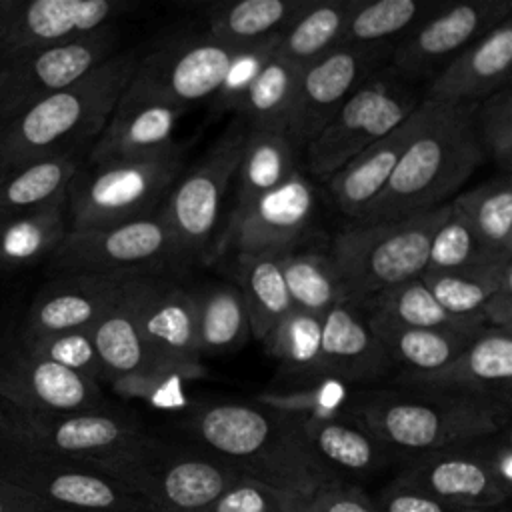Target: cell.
I'll list each match as a JSON object with an SVG mask.
<instances>
[{"mask_svg":"<svg viewBox=\"0 0 512 512\" xmlns=\"http://www.w3.org/2000/svg\"><path fill=\"white\" fill-rule=\"evenodd\" d=\"M474 128L484 156L500 168L512 172V92L510 86L484 98L474 108Z\"/></svg>","mask_w":512,"mask_h":512,"instance_id":"48","label":"cell"},{"mask_svg":"<svg viewBox=\"0 0 512 512\" xmlns=\"http://www.w3.org/2000/svg\"><path fill=\"white\" fill-rule=\"evenodd\" d=\"M512 16L450 60L430 82L424 100L460 106L478 104L510 86Z\"/></svg>","mask_w":512,"mask_h":512,"instance_id":"24","label":"cell"},{"mask_svg":"<svg viewBox=\"0 0 512 512\" xmlns=\"http://www.w3.org/2000/svg\"><path fill=\"white\" fill-rule=\"evenodd\" d=\"M238 280V290L248 312L250 336L262 342L294 310L280 270V254L238 256Z\"/></svg>","mask_w":512,"mask_h":512,"instance_id":"38","label":"cell"},{"mask_svg":"<svg viewBox=\"0 0 512 512\" xmlns=\"http://www.w3.org/2000/svg\"><path fill=\"white\" fill-rule=\"evenodd\" d=\"M362 0H328L310 4L280 32L276 56L298 70L308 68L340 46L344 28Z\"/></svg>","mask_w":512,"mask_h":512,"instance_id":"31","label":"cell"},{"mask_svg":"<svg viewBox=\"0 0 512 512\" xmlns=\"http://www.w3.org/2000/svg\"><path fill=\"white\" fill-rule=\"evenodd\" d=\"M302 512H378V508L362 484L332 478L304 500Z\"/></svg>","mask_w":512,"mask_h":512,"instance_id":"52","label":"cell"},{"mask_svg":"<svg viewBox=\"0 0 512 512\" xmlns=\"http://www.w3.org/2000/svg\"><path fill=\"white\" fill-rule=\"evenodd\" d=\"M438 6L422 0H362L344 28L340 46H386L390 38L404 36Z\"/></svg>","mask_w":512,"mask_h":512,"instance_id":"43","label":"cell"},{"mask_svg":"<svg viewBox=\"0 0 512 512\" xmlns=\"http://www.w3.org/2000/svg\"><path fill=\"white\" fill-rule=\"evenodd\" d=\"M152 512H208L242 478L230 464L196 444H174L152 434L114 476Z\"/></svg>","mask_w":512,"mask_h":512,"instance_id":"8","label":"cell"},{"mask_svg":"<svg viewBox=\"0 0 512 512\" xmlns=\"http://www.w3.org/2000/svg\"><path fill=\"white\" fill-rule=\"evenodd\" d=\"M310 0H240L208 10L206 34L232 48H244L280 34Z\"/></svg>","mask_w":512,"mask_h":512,"instance_id":"35","label":"cell"},{"mask_svg":"<svg viewBox=\"0 0 512 512\" xmlns=\"http://www.w3.org/2000/svg\"><path fill=\"white\" fill-rule=\"evenodd\" d=\"M50 510L28 492L0 480V512H44Z\"/></svg>","mask_w":512,"mask_h":512,"instance_id":"56","label":"cell"},{"mask_svg":"<svg viewBox=\"0 0 512 512\" xmlns=\"http://www.w3.org/2000/svg\"><path fill=\"white\" fill-rule=\"evenodd\" d=\"M134 8L130 0H14L0 34V66L118 24Z\"/></svg>","mask_w":512,"mask_h":512,"instance_id":"20","label":"cell"},{"mask_svg":"<svg viewBox=\"0 0 512 512\" xmlns=\"http://www.w3.org/2000/svg\"><path fill=\"white\" fill-rule=\"evenodd\" d=\"M0 480L38 498L50 510L152 512L120 480L4 434H0Z\"/></svg>","mask_w":512,"mask_h":512,"instance_id":"9","label":"cell"},{"mask_svg":"<svg viewBox=\"0 0 512 512\" xmlns=\"http://www.w3.org/2000/svg\"><path fill=\"white\" fill-rule=\"evenodd\" d=\"M476 104L420 102V124L386 188L356 222L396 220L448 204L486 160L474 128Z\"/></svg>","mask_w":512,"mask_h":512,"instance_id":"2","label":"cell"},{"mask_svg":"<svg viewBox=\"0 0 512 512\" xmlns=\"http://www.w3.org/2000/svg\"><path fill=\"white\" fill-rule=\"evenodd\" d=\"M322 316L290 310L262 340L268 356L276 358L288 372L304 380L320 376Z\"/></svg>","mask_w":512,"mask_h":512,"instance_id":"44","label":"cell"},{"mask_svg":"<svg viewBox=\"0 0 512 512\" xmlns=\"http://www.w3.org/2000/svg\"><path fill=\"white\" fill-rule=\"evenodd\" d=\"M378 512H462L392 476L374 496Z\"/></svg>","mask_w":512,"mask_h":512,"instance_id":"53","label":"cell"},{"mask_svg":"<svg viewBox=\"0 0 512 512\" xmlns=\"http://www.w3.org/2000/svg\"><path fill=\"white\" fill-rule=\"evenodd\" d=\"M394 476L458 510L494 508L512 500L488 474L474 442L402 458Z\"/></svg>","mask_w":512,"mask_h":512,"instance_id":"22","label":"cell"},{"mask_svg":"<svg viewBox=\"0 0 512 512\" xmlns=\"http://www.w3.org/2000/svg\"><path fill=\"white\" fill-rule=\"evenodd\" d=\"M246 124L236 116L210 152L168 192L160 216L174 248V262L204 260L216 242L222 204L236 176L246 140Z\"/></svg>","mask_w":512,"mask_h":512,"instance_id":"11","label":"cell"},{"mask_svg":"<svg viewBox=\"0 0 512 512\" xmlns=\"http://www.w3.org/2000/svg\"><path fill=\"white\" fill-rule=\"evenodd\" d=\"M420 124V106L390 134L362 150L328 180V192L336 208L352 222L360 220L368 206L386 188L402 152Z\"/></svg>","mask_w":512,"mask_h":512,"instance_id":"27","label":"cell"},{"mask_svg":"<svg viewBox=\"0 0 512 512\" xmlns=\"http://www.w3.org/2000/svg\"><path fill=\"white\" fill-rule=\"evenodd\" d=\"M512 260L488 246L470 224L450 208L432 234L426 270H480Z\"/></svg>","mask_w":512,"mask_h":512,"instance_id":"46","label":"cell"},{"mask_svg":"<svg viewBox=\"0 0 512 512\" xmlns=\"http://www.w3.org/2000/svg\"><path fill=\"white\" fill-rule=\"evenodd\" d=\"M512 16V0L440 4L390 52V70L404 82L432 80L462 50Z\"/></svg>","mask_w":512,"mask_h":512,"instance_id":"15","label":"cell"},{"mask_svg":"<svg viewBox=\"0 0 512 512\" xmlns=\"http://www.w3.org/2000/svg\"><path fill=\"white\" fill-rule=\"evenodd\" d=\"M420 102L422 98L390 66L376 70L308 142L304 148L308 172L328 180L346 162L400 126Z\"/></svg>","mask_w":512,"mask_h":512,"instance_id":"10","label":"cell"},{"mask_svg":"<svg viewBox=\"0 0 512 512\" xmlns=\"http://www.w3.org/2000/svg\"><path fill=\"white\" fill-rule=\"evenodd\" d=\"M0 434L112 478L148 438L136 416L110 406L70 414H36L4 402H0Z\"/></svg>","mask_w":512,"mask_h":512,"instance_id":"7","label":"cell"},{"mask_svg":"<svg viewBox=\"0 0 512 512\" xmlns=\"http://www.w3.org/2000/svg\"><path fill=\"white\" fill-rule=\"evenodd\" d=\"M300 72L276 54L264 64L236 110L248 130L286 132Z\"/></svg>","mask_w":512,"mask_h":512,"instance_id":"42","label":"cell"},{"mask_svg":"<svg viewBox=\"0 0 512 512\" xmlns=\"http://www.w3.org/2000/svg\"><path fill=\"white\" fill-rule=\"evenodd\" d=\"M512 330L484 328L460 354L432 372H398L394 384L490 400L510 408Z\"/></svg>","mask_w":512,"mask_h":512,"instance_id":"21","label":"cell"},{"mask_svg":"<svg viewBox=\"0 0 512 512\" xmlns=\"http://www.w3.org/2000/svg\"><path fill=\"white\" fill-rule=\"evenodd\" d=\"M184 378L168 372H134L118 376L108 384L126 400H142L156 410L184 412L190 408V400L184 390Z\"/></svg>","mask_w":512,"mask_h":512,"instance_id":"50","label":"cell"},{"mask_svg":"<svg viewBox=\"0 0 512 512\" xmlns=\"http://www.w3.org/2000/svg\"><path fill=\"white\" fill-rule=\"evenodd\" d=\"M0 402L36 414H70L108 406L98 382L30 354L16 334L0 340Z\"/></svg>","mask_w":512,"mask_h":512,"instance_id":"18","label":"cell"},{"mask_svg":"<svg viewBox=\"0 0 512 512\" xmlns=\"http://www.w3.org/2000/svg\"><path fill=\"white\" fill-rule=\"evenodd\" d=\"M194 302L200 356L230 354L246 342L250 336V322L238 286H204L194 294Z\"/></svg>","mask_w":512,"mask_h":512,"instance_id":"36","label":"cell"},{"mask_svg":"<svg viewBox=\"0 0 512 512\" xmlns=\"http://www.w3.org/2000/svg\"><path fill=\"white\" fill-rule=\"evenodd\" d=\"M182 166L178 144L144 160L100 164L82 160L66 188L68 230L106 228L156 214L178 182Z\"/></svg>","mask_w":512,"mask_h":512,"instance_id":"6","label":"cell"},{"mask_svg":"<svg viewBox=\"0 0 512 512\" xmlns=\"http://www.w3.org/2000/svg\"><path fill=\"white\" fill-rule=\"evenodd\" d=\"M12 2L14 0H0V34L4 30V24L8 20V14H10V8H12Z\"/></svg>","mask_w":512,"mask_h":512,"instance_id":"57","label":"cell"},{"mask_svg":"<svg viewBox=\"0 0 512 512\" xmlns=\"http://www.w3.org/2000/svg\"><path fill=\"white\" fill-rule=\"evenodd\" d=\"M174 262V248L160 210L152 216L116 226L66 232L60 246L46 260L56 274H154L164 262Z\"/></svg>","mask_w":512,"mask_h":512,"instance_id":"14","label":"cell"},{"mask_svg":"<svg viewBox=\"0 0 512 512\" xmlns=\"http://www.w3.org/2000/svg\"><path fill=\"white\" fill-rule=\"evenodd\" d=\"M280 270L296 310L324 316L334 304L348 302L330 254L296 246L280 254Z\"/></svg>","mask_w":512,"mask_h":512,"instance_id":"39","label":"cell"},{"mask_svg":"<svg viewBox=\"0 0 512 512\" xmlns=\"http://www.w3.org/2000/svg\"><path fill=\"white\" fill-rule=\"evenodd\" d=\"M420 280L454 316H476L498 292L512 288V260L480 270H426Z\"/></svg>","mask_w":512,"mask_h":512,"instance_id":"40","label":"cell"},{"mask_svg":"<svg viewBox=\"0 0 512 512\" xmlns=\"http://www.w3.org/2000/svg\"><path fill=\"white\" fill-rule=\"evenodd\" d=\"M450 212V202L422 214L396 220L352 222L330 244L350 304L360 306L372 294L420 278L428 268L432 234Z\"/></svg>","mask_w":512,"mask_h":512,"instance_id":"5","label":"cell"},{"mask_svg":"<svg viewBox=\"0 0 512 512\" xmlns=\"http://www.w3.org/2000/svg\"><path fill=\"white\" fill-rule=\"evenodd\" d=\"M350 418L400 462L496 434L508 428L510 408L482 398L400 386L356 392Z\"/></svg>","mask_w":512,"mask_h":512,"instance_id":"4","label":"cell"},{"mask_svg":"<svg viewBox=\"0 0 512 512\" xmlns=\"http://www.w3.org/2000/svg\"><path fill=\"white\" fill-rule=\"evenodd\" d=\"M316 208L312 182L296 170L284 184L258 196L238 212H230L226 228L216 238L208 262L226 250L238 256L284 254L300 244Z\"/></svg>","mask_w":512,"mask_h":512,"instance_id":"17","label":"cell"},{"mask_svg":"<svg viewBox=\"0 0 512 512\" xmlns=\"http://www.w3.org/2000/svg\"><path fill=\"white\" fill-rule=\"evenodd\" d=\"M488 328L512 330V288L498 290L480 310Z\"/></svg>","mask_w":512,"mask_h":512,"instance_id":"55","label":"cell"},{"mask_svg":"<svg viewBox=\"0 0 512 512\" xmlns=\"http://www.w3.org/2000/svg\"><path fill=\"white\" fill-rule=\"evenodd\" d=\"M178 428L240 476L302 500L334 478L310 450L296 418L260 404H190Z\"/></svg>","mask_w":512,"mask_h":512,"instance_id":"1","label":"cell"},{"mask_svg":"<svg viewBox=\"0 0 512 512\" xmlns=\"http://www.w3.org/2000/svg\"><path fill=\"white\" fill-rule=\"evenodd\" d=\"M304 440L326 470L340 480L356 482L398 464L384 444L352 418H296Z\"/></svg>","mask_w":512,"mask_h":512,"instance_id":"28","label":"cell"},{"mask_svg":"<svg viewBox=\"0 0 512 512\" xmlns=\"http://www.w3.org/2000/svg\"><path fill=\"white\" fill-rule=\"evenodd\" d=\"M44 512H70V510H44Z\"/></svg>","mask_w":512,"mask_h":512,"instance_id":"59","label":"cell"},{"mask_svg":"<svg viewBox=\"0 0 512 512\" xmlns=\"http://www.w3.org/2000/svg\"><path fill=\"white\" fill-rule=\"evenodd\" d=\"M68 232L66 192L46 206L0 224V272L48 260Z\"/></svg>","mask_w":512,"mask_h":512,"instance_id":"33","label":"cell"},{"mask_svg":"<svg viewBox=\"0 0 512 512\" xmlns=\"http://www.w3.org/2000/svg\"><path fill=\"white\" fill-rule=\"evenodd\" d=\"M132 276V274H130ZM126 276L68 272L56 274L34 294L20 336H44L70 330H92V326L116 302Z\"/></svg>","mask_w":512,"mask_h":512,"instance_id":"23","label":"cell"},{"mask_svg":"<svg viewBox=\"0 0 512 512\" xmlns=\"http://www.w3.org/2000/svg\"><path fill=\"white\" fill-rule=\"evenodd\" d=\"M236 50L206 32L168 36L136 62L118 102L186 110L188 104L214 96Z\"/></svg>","mask_w":512,"mask_h":512,"instance_id":"12","label":"cell"},{"mask_svg":"<svg viewBox=\"0 0 512 512\" xmlns=\"http://www.w3.org/2000/svg\"><path fill=\"white\" fill-rule=\"evenodd\" d=\"M366 318L386 320L408 328L438 330H482L486 322L482 314L454 316L446 312L420 278L396 284L366 298L358 306Z\"/></svg>","mask_w":512,"mask_h":512,"instance_id":"34","label":"cell"},{"mask_svg":"<svg viewBox=\"0 0 512 512\" xmlns=\"http://www.w3.org/2000/svg\"><path fill=\"white\" fill-rule=\"evenodd\" d=\"M302 508V498L242 476L208 512H302Z\"/></svg>","mask_w":512,"mask_h":512,"instance_id":"51","label":"cell"},{"mask_svg":"<svg viewBox=\"0 0 512 512\" xmlns=\"http://www.w3.org/2000/svg\"><path fill=\"white\" fill-rule=\"evenodd\" d=\"M372 334L400 372H432L448 364L480 330L408 328L386 320L366 318ZM484 330V328H482Z\"/></svg>","mask_w":512,"mask_h":512,"instance_id":"30","label":"cell"},{"mask_svg":"<svg viewBox=\"0 0 512 512\" xmlns=\"http://www.w3.org/2000/svg\"><path fill=\"white\" fill-rule=\"evenodd\" d=\"M470 228L500 254L512 256V184L500 174L450 200Z\"/></svg>","mask_w":512,"mask_h":512,"instance_id":"41","label":"cell"},{"mask_svg":"<svg viewBox=\"0 0 512 512\" xmlns=\"http://www.w3.org/2000/svg\"><path fill=\"white\" fill-rule=\"evenodd\" d=\"M80 164V154H60L34 162L2 178L0 224L34 212L64 194Z\"/></svg>","mask_w":512,"mask_h":512,"instance_id":"37","label":"cell"},{"mask_svg":"<svg viewBox=\"0 0 512 512\" xmlns=\"http://www.w3.org/2000/svg\"><path fill=\"white\" fill-rule=\"evenodd\" d=\"M132 276H126L116 302L90 330L98 358L106 372V382L134 372H158L154 370L152 356L138 330L130 282Z\"/></svg>","mask_w":512,"mask_h":512,"instance_id":"29","label":"cell"},{"mask_svg":"<svg viewBox=\"0 0 512 512\" xmlns=\"http://www.w3.org/2000/svg\"><path fill=\"white\" fill-rule=\"evenodd\" d=\"M280 34L262 40L252 46L238 48L232 56V62L224 74L222 84L214 92V110L218 112H236L242 98L246 96L250 84L264 68V64L276 54Z\"/></svg>","mask_w":512,"mask_h":512,"instance_id":"49","label":"cell"},{"mask_svg":"<svg viewBox=\"0 0 512 512\" xmlns=\"http://www.w3.org/2000/svg\"><path fill=\"white\" fill-rule=\"evenodd\" d=\"M392 368L358 306L340 302L322 316L320 376L344 384H368L382 380Z\"/></svg>","mask_w":512,"mask_h":512,"instance_id":"25","label":"cell"},{"mask_svg":"<svg viewBox=\"0 0 512 512\" xmlns=\"http://www.w3.org/2000/svg\"><path fill=\"white\" fill-rule=\"evenodd\" d=\"M14 334L30 354L46 358L98 384L106 382V372L98 358L90 330H70L44 336H20L18 332Z\"/></svg>","mask_w":512,"mask_h":512,"instance_id":"47","label":"cell"},{"mask_svg":"<svg viewBox=\"0 0 512 512\" xmlns=\"http://www.w3.org/2000/svg\"><path fill=\"white\" fill-rule=\"evenodd\" d=\"M118 44L120 28L110 24L76 40L28 52L0 66V126L90 74L120 52Z\"/></svg>","mask_w":512,"mask_h":512,"instance_id":"13","label":"cell"},{"mask_svg":"<svg viewBox=\"0 0 512 512\" xmlns=\"http://www.w3.org/2000/svg\"><path fill=\"white\" fill-rule=\"evenodd\" d=\"M388 46H338L300 72L286 134L298 150L320 134L342 102L376 70L384 68Z\"/></svg>","mask_w":512,"mask_h":512,"instance_id":"19","label":"cell"},{"mask_svg":"<svg viewBox=\"0 0 512 512\" xmlns=\"http://www.w3.org/2000/svg\"><path fill=\"white\" fill-rule=\"evenodd\" d=\"M462 512H510V504L494 506V508H474V510H462Z\"/></svg>","mask_w":512,"mask_h":512,"instance_id":"58","label":"cell"},{"mask_svg":"<svg viewBox=\"0 0 512 512\" xmlns=\"http://www.w3.org/2000/svg\"><path fill=\"white\" fill-rule=\"evenodd\" d=\"M474 448L484 462L492 480L508 494H512V442L510 426L496 434L474 440Z\"/></svg>","mask_w":512,"mask_h":512,"instance_id":"54","label":"cell"},{"mask_svg":"<svg viewBox=\"0 0 512 512\" xmlns=\"http://www.w3.org/2000/svg\"><path fill=\"white\" fill-rule=\"evenodd\" d=\"M186 110L164 104H116L104 130L88 148V164L144 160L176 146L174 130Z\"/></svg>","mask_w":512,"mask_h":512,"instance_id":"26","label":"cell"},{"mask_svg":"<svg viewBox=\"0 0 512 512\" xmlns=\"http://www.w3.org/2000/svg\"><path fill=\"white\" fill-rule=\"evenodd\" d=\"M136 54L120 50L72 86L36 102L0 126V180L44 158L80 154L104 130L134 68Z\"/></svg>","mask_w":512,"mask_h":512,"instance_id":"3","label":"cell"},{"mask_svg":"<svg viewBox=\"0 0 512 512\" xmlns=\"http://www.w3.org/2000/svg\"><path fill=\"white\" fill-rule=\"evenodd\" d=\"M296 158L298 148L286 132L248 130L234 176L238 188L232 212L284 184L298 170Z\"/></svg>","mask_w":512,"mask_h":512,"instance_id":"32","label":"cell"},{"mask_svg":"<svg viewBox=\"0 0 512 512\" xmlns=\"http://www.w3.org/2000/svg\"><path fill=\"white\" fill-rule=\"evenodd\" d=\"M134 312L154 370L184 380L206 376L196 338L194 294L154 274L132 276Z\"/></svg>","mask_w":512,"mask_h":512,"instance_id":"16","label":"cell"},{"mask_svg":"<svg viewBox=\"0 0 512 512\" xmlns=\"http://www.w3.org/2000/svg\"><path fill=\"white\" fill-rule=\"evenodd\" d=\"M354 392L342 380L322 376L304 380L288 390H266L256 396V404L292 418H350Z\"/></svg>","mask_w":512,"mask_h":512,"instance_id":"45","label":"cell"}]
</instances>
